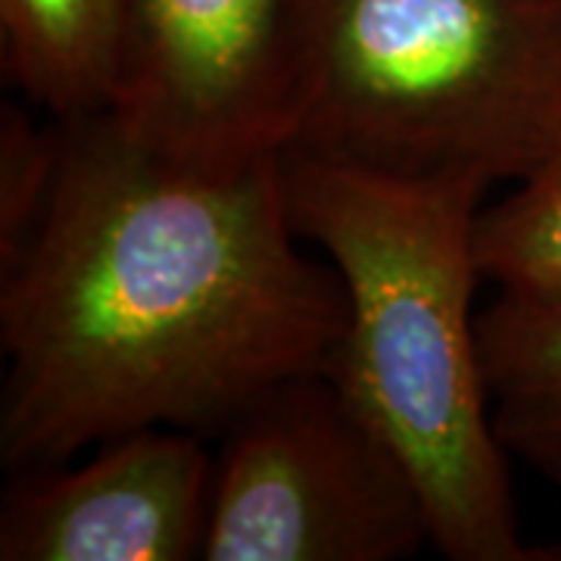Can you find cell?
Returning a JSON list of instances; mask_svg holds the SVG:
<instances>
[{
    "label": "cell",
    "instance_id": "cell-7",
    "mask_svg": "<svg viewBox=\"0 0 561 561\" xmlns=\"http://www.w3.org/2000/svg\"><path fill=\"white\" fill-rule=\"evenodd\" d=\"M478 337L496 437L561 490V287L500 290Z\"/></svg>",
    "mask_w": 561,
    "mask_h": 561
},
{
    "label": "cell",
    "instance_id": "cell-5",
    "mask_svg": "<svg viewBox=\"0 0 561 561\" xmlns=\"http://www.w3.org/2000/svg\"><path fill=\"white\" fill-rule=\"evenodd\" d=\"M300 94L297 0H128L103 113L160 157L241 169L290 147Z\"/></svg>",
    "mask_w": 561,
    "mask_h": 561
},
{
    "label": "cell",
    "instance_id": "cell-10",
    "mask_svg": "<svg viewBox=\"0 0 561 561\" xmlns=\"http://www.w3.org/2000/svg\"><path fill=\"white\" fill-rule=\"evenodd\" d=\"M60 119L41 125L20 101L0 106V272L32 243L57 187Z\"/></svg>",
    "mask_w": 561,
    "mask_h": 561
},
{
    "label": "cell",
    "instance_id": "cell-4",
    "mask_svg": "<svg viewBox=\"0 0 561 561\" xmlns=\"http://www.w3.org/2000/svg\"><path fill=\"white\" fill-rule=\"evenodd\" d=\"M424 546L409 465L324 371L275 383L219 437L203 561H400Z\"/></svg>",
    "mask_w": 561,
    "mask_h": 561
},
{
    "label": "cell",
    "instance_id": "cell-1",
    "mask_svg": "<svg viewBox=\"0 0 561 561\" xmlns=\"http://www.w3.org/2000/svg\"><path fill=\"white\" fill-rule=\"evenodd\" d=\"M57 187L0 272V459L72 461L140 427L221 437L275 383L324 371L346 324L334 265L302 253L280 157L201 169L60 119Z\"/></svg>",
    "mask_w": 561,
    "mask_h": 561
},
{
    "label": "cell",
    "instance_id": "cell-6",
    "mask_svg": "<svg viewBox=\"0 0 561 561\" xmlns=\"http://www.w3.org/2000/svg\"><path fill=\"white\" fill-rule=\"evenodd\" d=\"M213 453L201 434L140 427L69 468L16 471L0 505V561L203 559Z\"/></svg>",
    "mask_w": 561,
    "mask_h": 561
},
{
    "label": "cell",
    "instance_id": "cell-3",
    "mask_svg": "<svg viewBox=\"0 0 561 561\" xmlns=\"http://www.w3.org/2000/svg\"><path fill=\"white\" fill-rule=\"evenodd\" d=\"M297 22L287 150L493 187L561 144V0H297Z\"/></svg>",
    "mask_w": 561,
    "mask_h": 561
},
{
    "label": "cell",
    "instance_id": "cell-8",
    "mask_svg": "<svg viewBox=\"0 0 561 561\" xmlns=\"http://www.w3.org/2000/svg\"><path fill=\"white\" fill-rule=\"evenodd\" d=\"M128 0H0V60L54 119L103 113L119 72Z\"/></svg>",
    "mask_w": 561,
    "mask_h": 561
},
{
    "label": "cell",
    "instance_id": "cell-2",
    "mask_svg": "<svg viewBox=\"0 0 561 561\" xmlns=\"http://www.w3.org/2000/svg\"><path fill=\"white\" fill-rule=\"evenodd\" d=\"M290 221L341 275L346 324L324 375L419 483L453 561H542L522 537L493 431L478 316V216L490 184L405 179L287 150Z\"/></svg>",
    "mask_w": 561,
    "mask_h": 561
},
{
    "label": "cell",
    "instance_id": "cell-9",
    "mask_svg": "<svg viewBox=\"0 0 561 561\" xmlns=\"http://www.w3.org/2000/svg\"><path fill=\"white\" fill-rule=\"evenodd\" d=\"M478 265L500 290L561 287V144L478 216Z\"/></svg>",
    "mask_w": 561,
    "mask_h": 561
}]
</instances>
